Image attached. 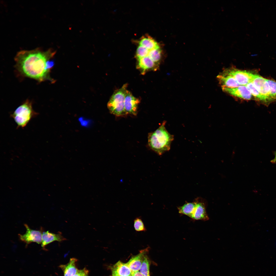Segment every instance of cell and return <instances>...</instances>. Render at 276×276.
I'll use <instances>...</instances> for the list:
<instances>
[{"label": "cell", "instance_id": "6da1fadb", "mask_svg": "<svg viewBox=\"0 0 276 276\" xmlns=\"http://www.w3.org/2000/svg\"><path fill=\"white\" fill-rule=\"evenodd\" d=\"M55 53L51 49L43 51L39 48L20 51L15 58L16 68L24 76L39 82L48 80L53 82L54 80L50 77V73L54 62L50 59Z\"/></svg>", "mask_w": 276, "mask_h": 276}, {"label": "cell", "instance_id": "83f0119b", "mask_svg": "<svg viewBox=\"0 0 276 276\" xmlns=\"http://www.w3.org/2000/svg\"><path fill=\"white\" fill-rule=\"evenodd\" d=\"M130 276H132V275H130Z\"/></svg>", "mask_w": 276, "mask_h": 276}, {"label": "cell", "instance_id": "7a4b0ae2", "mask_svg": "<svg viewBox=\"0 0 276 276\" xmlns=\"http://www.w3.org/2000/svg\"><path fill=\"white\" fill-rule=\"evenodd\" d=\"M164 121L158 128L153 132L149 133L148 143L150 148L159 155H161L170 149L171 143L174 140V135L167 130Z\"/></svg>", "mask_w": 276, "mask_h": 276}, {"label": "cell", "instance_id": "8992f818", "mask_svg": "<svg viewBox=\"0 0 276 276\" xmlns=\"http://www.w3.org/2000/svg\"><path fill=\"white\" fill-rule=\"evenodd\" d=\"M254 86L265 98L266 104L272 101L270 97L269 89L267 79L257 74L254 75L251 82Z\"/></svg>", "mask_w": 276, "mask_h": 276}, {"label": "cell", "instance_id": "30bf717a", "mask_svg": "<svg viewBox=\"0 0 276 276\" xmlns=\"http://www.w3.org/2000/svg\"><path fill=\"white\" fill-rule=\"evenodd\" d=\"M148 248H147L141 250L138 254L131 257L125 263L131 270V273L136 272L140 270L144 258L148 251Z\"/></svg>", "mask_w": 276, "mask_h": 276}, {"label": "cell", "instance_id": "ffe728a7", "mask_svg": "<svg viewBox=\"0 0 276 276\" xmlns=\"http://www.w3.org/2000/svg\"><path fill=\"white\" fill-rule=\"evenodd\" d=\"M150 261L147 254L145 256L140 269V272L144 276H150Z\"/></svg>", "mask_w": 276, "mask_h": 276}, {"label": "cell", "instance_id": "4316f807", "mask_svg": "<svg viewBox=\"0 0 276 276\" xmlns=\"http://www.w3.org/2000/svg\"><path fill=\"white\" fill-rule=\"evenodd\" d=\"M274 158L270 161V162L273 164L276 163V151L274 152Z\"/></svg>", "mask_w": 276, "mask_h": 276}, {"label": "cell", "instance_id": "5b68a950", "mask_svg": "<svg viewBox=\"0 0 276 276\" xmlns=\"http://www.w3.org/2000/svg\"><path fill=\"white\" fill-rule=\"evenodd\" d=\"M127 84H125L115 91L111 96L107 106L110 112L117 117L125 115L124 108V101Z\"/></svg>", "mask_w": 276, "mask_h": 276}, {"label": "cell", "instance_id": "d6986e66", "mask_svg": "<svg viewBox=\"0 0 276 276\" xmlns=\"http://www.w3.org/2000/svg\"><path fill=\"white\" fill-rule=\"evenodd\" d=\"M155 63L159 61L161 57V50L159 47L155 48L149 51L147 55Z\"/></svg>", "mask_w": 276, "mask_h": 276}, {"label": "cell", "instance_id": "4fadbf2b", "mask_svg": "<svg viewBox=\"0 0 276 276\" xmlns=\"http://www.w3.org/2000/svg\"><path fill=\"white\" fill-rule=\"evenodd\" d=\"M112 276H128L131 275V271L126 265L120 261L111 268Z\"/></svg>", "mask_w": 276, "mask_h": 276}, {"label": "cell", "instance_id": "7c38bea8", "mask_svg": "<svg viewBox=\"0 0 276 276\" xmlns=\"http://www.w3.org/2000/svg\"><path fill=\"white\" fill-rule=\"evenodd\" d=\"M66 239L60 232L56 234L50 232L48 231L43 232L42 235L41 247L43 249L45 250V246L52 242L55 241L61 242Z\"/></svg>", "mask_w": 276, "mask_h": 276}, {"label": "cell", "instance_id": "277c9868", "mask_svg": "<svg viewBox=\"0 0 276 276\" xmlns=\"http://www.w3.org/2000/svg\"><path fill=\"white\" fill-rule=\"evenodd\" d=\"M38 114L33 109L31 102L27 100L16 109L10 116L14 120L18 128H23Z\"/></svg>", "mask_w": 276, "mask_h": 276}, {"label": "cell", "instance_id": "e0dca14e", "mask_svg": "<svg viewBox=\"0 0 276 276\" xmlns=\"http://www.w3.org/2000/svg\"><path fill=\"white\" fill-rule=\"evenodd\" d=\"M139 44L149 50L159 47L157 43L149 36L142 37L139 42Z\"/></svg>", "mask_w": 276, "mask_h": 276}, {"label": "cell", "instance_id": "484cf974", "mask_svg": "<svg viewBox=\"0 0 276 276\" xmlns=\"http://www.w3.org/2000/svg\"><path fill=\"white\" fill-rule=\"evenodd\" d=\"M131 275L133 276H144L139 271L134 272L132 273Z\"/></svg>", "mask_w": 276, "mask_h": 276}, {"label": "cell", "instance_id": "2e32d148", "mask_svg": "<svg viewBox=\"0 0 276 276\" xmlns=\"http://www.w3.org/2000/svg\"><path fill=\"white\" fill-rule=\"evenodd\" d=\"M217 78L222 86L230 88L237 87L240 85L232 76L225 74L219 75Z\"/></svg>", "mask_w": 276, "mask_h": 276}, {"label": "cell", "instance_id": "603a6c76", "mask_svg": "<svg viewBox=\"0 0 276 276\" xmlns=\"http://www.w3.org/2000/svg\"><path fill=\"white\" fill-rule=\"evenodd\" d=\"M134 227L137 231H145V227L141 219L139 218H136L134 221Z\"/></svg>", "mask_w": 276, "mask_h": 276}, {"label": "cell", "instance_id": "8fae6325", "mask_svg": "<svg viewBox=\"0 0 276 276\" xmlns=\"http://www.w3.org/2000/svg\"><path fill=\"white\" fill-rule=\"evenodd\" d=\"M222 89L224 91L244 99L250 100L252 98V95L246 86L240 85L233 88L222 86Z\"/></svg>", "mask_w": 276, "mask_h": 276}, {"label": "cell", "instance_id": "9a60e30c", "mask_svg": "<svg viewBox=\"0 0 276 276\" xmlns=\"http://www.w3.org/2000/svg\"><path fill=\"white\" fill-rule=\"evenodd\" d=\"M77 260L76 258H72L67 264L60 266L63 271L64 276H74L78 270L76 266Z\"/></svg>", "mask_w": 276, "mask_h": 276}, {"label": "cell", "instance_id": "3957f363", "mask_svg": "<svg viewBox=\"0 0 276 276\" xmlns=\"http://www.w3.org/2000/svg\"><path fill=\"white\" fill-rule=\"evenodd\" d=\"M206 208L204 201L197 198L193 202H186L182 206L178 207V209L180 214L186 215L194 220L206 221L209 219Z\"/></svg>", "mask_w": 276, "mask_h": 276}, {"label": "cell", "instance_id": "9c48e42d", "mask_svg": "<svg viewBox=\"0 0 276 276\" xmlns=\"http://www.w3.org/2000/svg\"><path fill=\"white\" fill-rule=\"evenodd\" d=\"M225 74L232 76L240 85L243 86L251 82L254 75L249 72L235 70L228 71Z\"/></svg>", "mask_w": 276, "mask_h": 276}, {"label": "cell", "instance_id": "f1b7e54d", "mask_svg": "<svg viewBox=\"0 0 276 276\" xmlns=\"http://www.w3.org/2000/svg\"></svg>", "mask_w": 276, "mask_h": 276}, {"label": "cell", "instance_id": "52a82bcc", "mask_svg": "<svg viewBox=\"0 0 276 276\" xmlns=\"http://www.w3.org/2000/svg\"><path fill=\"white\" fill-rule=\"evenodd\" d=\"M24 226L26 228V232L24 234H18L20 240L26 243V246L32 242L41 244L42 234V229L34 230L30 228L26 224H25Z\"/></svg>", "mask_w": 276, "mask_h": 276}, {"label": "cell", "instance_id": "5bb4252c", "mask_svg": "<svg viewBox=\"0 0 276 276\" xmlns=\"http://www.w3.org/2000/svg\"><path fill=\"white\" fill-rule=\"evenodd\" d=\"M137 67L144 74L150 70H155L156 64L149 57L146 56L137 59Z\"/></svg>", "mask_w": 276, "mask_h": 276}, {"label": "cell", "instance_id": "44dd1931", "mask_svg": "<svg viewBox=\"0 0 276 276\" xmlns=\"http://www.w3.org/2000/svg\"><path fill=\"white\" fill-rule=\"evenodd\" d=\"M269 85L270 97L272 101L276 100V82L267 79Z\"/></svg>", "mask_w": 276, "mask_h": 276}, {"label": "cell", "instance_id": "ac0fdd59", "mask_svg": "<svg viewBox=\"0 0 276 276\" xmlns=\"http://www.w3.org/2000/svg\"><path fill=\"white\" fill-rule=\"evenodd\" d=\"M246 86L251 94L255 98L264 103H266L265 98L257 89L251 82L249 83Z\"/></svg>", "mask_w": 276, "mask_h": 276}, {"label": "cell", "instance_id": "7402d4cb", "mask_svg": "<svg viewBox=\"0 0 276 276\" xmlns=\"http://www.w3.org/2000/svg\"><path fill=\"white\" fill-rule=\"evenodd\" d=\"M149 50L145 47L139 45L137 48L136 56L137 59L147 56Z\"/></svg>", "mask_w": 276, "mask_h": 276}, {"label": "cell", "instance_id": "cb8c5ba5", "mask_svg": "<svg viewBox=\"0 0 276 276\" xmlns=\"http://www.w3.org/2000/svg\"><path fill=\"white\" fill-rule=\"evenodd\" d=\"M88 271L84 268L82 270H78L74 276H88Z\"/></svg>", "mask_w": 276, "mask_h": 276}, {"label": "cell", "instance_id": "ba28073f", "mask_svg": "<svg viewBox=\"0 0 276 276\" xmlns=\"http://www.w3.org/2000/svg\"><path fill=\"white\" fill-rule=\"evenodd\" d=\"M140 102V100L139 98L134 97L130 92L127 90L124 101V108L126 115L131 114L136 116Z\"/></svg>", "mask_w": 276, "mask_h": 276}, {"label": "cell", "instance_id": "d4e9b609", "mask_svg": "<svg viewBox=\"0 0 276 276\" xmlns=\"http://www.w3.org/2000/svg\"><path fill=\"white\" fill-rule=\"evenodd\" d=\"M79 120L80 121L81 124L84 126H86L88 124V122L87 120H84L82 118H80L79 119Z\"/></svg>", "mask_w": 276, "mask_h": 276}]
</instances>
